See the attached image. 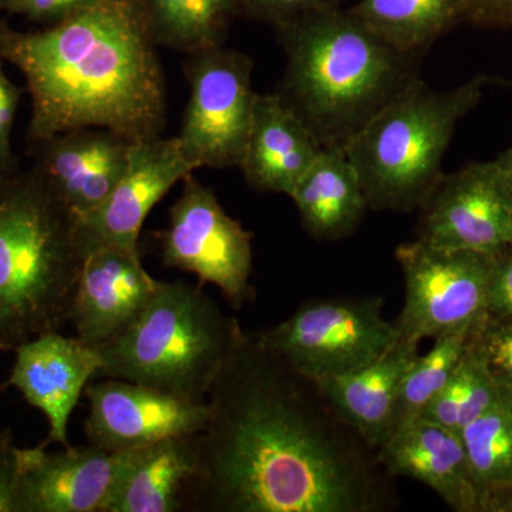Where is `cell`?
Listing matches in <instances>:
<instances>
[{
  "mask_svg": "<svg viewBox=\"0 0 512 512\" xmlns=\"http://www.w3.org/2000/svg\"><path fill=\"white\" fill-rule=\"evenodd\" d=\"M190 511L389 512L394 477L319 383L242 330L207 397Z\"/></svg>",
  "mask_w": 512,
  "mask_h": 512,
  "instance_id": "6da1fadb",
  "label": "cell"
},
{
  "mask_svg": "<svg viewBox=\"0 0 512 512\" xmlns=\"http://www.w3.org/2000/svg\"><path fill=\"white\" fill-rule=\"evenodd\" d=\"M146 0H92L42 32L0 26V60L25 77L29 138L103 128L130 143L161 137L167 89Z\"/></svg>",
  "mask_w": 512,
  "mask_h": 512,
  "instance_id": "7a4b0ae2",
  "label": "cell"
},
{
  "mask_svg": "<svg viewBox=\"0 0 512 512\" xmlns=\"http://www.w3.org/2000/svg\"><path fill=\"white\" fill-rule=\"evenodd\" d=\"M275 29L286 59L276 94L323 148L345 150L420 77L421 55L384 42L349 9L320 10Z\"/></svg>",
  "mask_w": 512,
  "mask_h": 512,
  "instance_id": "3957f363",
  "label": "cell"
},
{
  "mask_svg": "<svg viewBox=\"0 0 512 512\" xmlns=\"http://www.w3.org/2000/svg\"><path fill=\"white\" fill-rule=\"evenodd\" d=\"M84 254L79 218L36 168L0 178V350L69 323Z\"/></svg>",
  "mask_w": 512,
  "mask_h": 512,
  "instance_id": "277c9868",
  "label": "cell"
},
{
  "mask_svg": "<svg viewBox=\"0 0 512 512\" xmlns=\"http://www.w3.org/2000/svg\"><path fill=\"white\" fill-rule=\"evenodd\" d=\"M493 77L477 74L437 90L421 77L394 97L345 147L369 210H419L437 183L458 123L476 109Z\"/></svg>",
  "mask_w": 512,
  "mask_h": 512,
  "instance_id": "5b68a950",
  "label": "cell"
},
{
  "mask_svg": "<svg viewBox=\"0 0 512 512\" xmlns=\"http://www.w3.org/2000/svg\"><path fill=\"white\" fill-rule=\"evenodd\" d=\"M242 330L201 285L161 282L133 325L97 346L99 375L205 402Z\"/></svg>",
  "mask_w": 512,
  "mask_h": 512,
  "instance_id": "8992f818",
  "label": "cell"
},
{
  "mask_svg": "<svg viewBox=\"0 0 512 512\" xmlns=\"http://www.w3.org/2000/svg\"><path fill=\"white\" fill-rule=\"evenodd\" d=\"M379 296H338L302 303L284 322L256 332L266 349L323 382L369 365L399 342Z\"/></svg>",
  "mask_w": 512,
  "mask_h": 512,
  "instance_id": "52a82bcc",
  "label": "cell"
},
{
  "mask_svg": "<svg viewBox=\"0 0 512 512\" xmlns=\"http://www.w3.org/2000/svg\"><path fill=\"white\" fill-rule=\"evenodd\" d=\"M404 303L394 322L399 339L421 343L474 326L487 315L495 255L436 247L416 239L396 248Z\"/></svg>",
  "mask_w": 512,
  "mask_h": 512,
  "instance_id": "ba28073f",
  "label": "cell"
},
{
  "mask_svg": "<svg viewBox=\"0 0 512 512\" xmlns=\"http://www.w3.org/2000/svg\"><path fill=\"white\" fill-rule=\"evenodd\" d=\"M252 70L251 57L224 46L188 55L190 100L177 138L195 170L241 164L256 94Z\"/></svg>",
  "mask_w": 512,
  "mask_h": 512,
  "instance_id": "9c48e42d",
  "label": "cell"
},
{
  "mask_svg": "<svg viewBox=\"0 0 512 512\" xmlns=\"http://www.w3.org/2000/svg\"><path fill=\"white\" fill-rule=\"evenodd\" d=\"M252 239L214 191L190 174L171 207L168 227L160 232L161 259L168 268L197 276L201 286H217L232 308L241 309L255 296Z\"/></svg>",
  "mask_w": 512,
  "mask_h": 512,
  "instance_id": "30bf717a",
  "label": "cell"
},
{
  "mask_svg": "<svg viewBox=\"0 0 512 512\" xmlns=\"http://www.w3.org/2000/svg\"><path fill=\"white\" fill-rule=\"evenodd\" d=\"M417 211V239L497 255L510 242L512 181L495 160L467 164L441 174Z\"/></svg>",
  "mask_w": 512,
  "mask_h": 512,
  "instance_id": "8fae6325",
  "label": "cell"
},
{
  "mask_svg": "<svg viewBox=\"0 0 512 512\" xmlns=\"http://www.w3.org/2000/svg\"><path fill=\"white\" fill-rule=\"evenodd\" d=\"M90 409L84 421L89 444L106 451L133 450L168 437L197 436L207 426L210 406L123 379L86 389Z\"/></svg>",
  "mask_w": 512,
  "mask_h": 512,
  "instance_id": "7c38bea8",
  "label": "cell"
},
{
  "mask_svg": "<svg viewBox=\"0 0 512 512\" xmlns=\"http://www.w3.org/2000/svg\"><path fill=\"white\" fill-rule=\"evenodd\" d=\"M133 450L19 448L18 512H104Z\"/></svg>",
  "mask_w": 512,
  "mask_h": 512,
  "instance_id": "4fadbf2b",
  "label": "cell"
},
{
  "mask_svg": "<svg viewBox=\"0 0 512 512\" xmlns=\"http://www.w3.org/2000/svg\"><path fill=\"white\" fill-rule=\"evenodd\" d=\"M194 171L177 136L131 144L119 184L99 208L77 217L84 238L140 255L138 238L148 214L175 184L183 183Z\"/></svg>",
  "mask_w": 512,
  "mask_h": 512,
  "instance_id": "5bb4252c",
  "label": "cell"
},
{
  "mask_svg": "<svg viewBox=\"0 0 512 512\" xmlns=\"http://www.w3.org/2000/svg\"><path fill=\"white\" fill-rule=\"evenodd\" d=\"M160 284L140 255L86 239L69 312L76 338L93 348L116 339L147 308Z\"/></svg>",
  "mask_w": 512,
  "mask_h": 512,
  "instance_id": "9a60e30c",
  "label": "cell"
},
{
  "mask_svg": "<svg viewBox=\"0 0 512 512\" xmlns=\"http://www.w3.org/2000/svg\"><path fill=\"white\" fill-rule=\"evenodd\" d=\"M15 350L8 386L15 387L30 406L45 414L49 441L70 446V416L86 384L99 375V352L80 339L63 336L59 330L20 343Z\"/></svg>",
  "mask_w": 512,
  "mask_h": 512,
  "instance_id": "2e32d148",
  "label": "cell"
},
{
  "mask_svg": "<svg viewBox=\"0 0 512 512\" xmlns=\"http://www.w3.org/2000/svg\"><path fill=\"white\" fill-rule=\"evenodd\" d=\"M130 141L103 128L70 131L40 144L36 171L56 197L83 217L99 208L123 177Z\"/></svg>",
  "mask_w": 512,
  "mask_h": 512,
  "instance_id": "e0dca14e",
  "label": "cell"
},
{
  "mask_svg": "<svg viewBox=\"0 0 512 512\" xmlns=\"http://www.w3.org/2000/svg\"><path fill=\"white\" fill-rule=\"evenodd\" d=\"M390 476L413 478L456 512H478L480 494L460 433L419 417L393 431L379 448Z\"/></svg>",
  "mask_w": 512,
  "mask_h": 512,
  "instance_id": "ac0fdd59",
  "label": "cell"
},
{
  "mask_svg": "<svg viewBox=\"0 0 512 512\" xmlns=\"http://www.w3.org/2000/svg\"><path fill=\"white\" fill-rule=\"evenodd\" d=\"M308 127L278 94H255L241 168L249 187L291 194L322 153Z\"/></svg>",
  "mask_w": 512,
  "mask_h": 512,
  "instance_id": "d6986e66",
  "label": "cell"
},
{
  "mask_svg": "<svg viewBox=\"0 0 512 512\" xmlns=\"http://www.w3.org/2000/svg\"><path fill=\"white\" fill-rule=\"evenodd\" d=\"M419 346L399 339L369 365L319 382L333 410L376 450L392 436L400 389Z\"/></svg>",
  "mask_w": 512,
  "mask_h": 512,
  "instance_id": "ffe728a7",
  "label": "cell"
},
{
  "mask_svg": "<svg viewBox=\"0 0 512 512\" xmlns=\"http://www.w3.org/2000/svg\"><path fill=\"white\" fill-rule=\"evenodd\" d=\"M197 471V436L168 437L138 447L104 512L190 510Z\"/></svg>",
  "mask_w": 512,
  "mask_h": 512,
  "instance_id": "44dd1931",
  "label": "cell"
},
{
  "mask_svg": "<svg viewBox=\"0 0 512 512\" xmlns=\"http://www.w3.org/2000/svg\"><path fill=\"white\" fill-rule=\"evenodd\" d=\"M288 197L303 229L316 242L352 237L369 211L359 175L338 147L323 148Z\"/></svg>",
  "mask_w": 512,
  "mask_h": 512,
  "instance_id": "7402d4cb",
  "label": "cell"
},
{
  "mask_svg": "<svg viewBox=\"0 0 512 512\" xmlns=\"http://www.w3.org/2000/svg\"><path fill=\"white\" fill-rule=\"evenodd\" d=\"M349 10L384 42L414 55L466 22L464 0H359Z\"/></svg>",
  "mask_w": 512,
  "mask_h": 512,
  "instance_id": "603a6c76",
  "label": "cell"
},
{
  "mask_svg": "<svg viewBox=\"0 0 512 512\" xmlns=\"http://www.w3.org/2000/svg\"><path fill=\"white\" fill-rule=\"evenodd\" d=\"M158 45L191 53L222 46L238 0H146Z\"/></svg>",
  "mask_w": 512,
  "mask_h": 512,
  "instance_id": "cb8c5ba5",
  "label": "cell"
},
{
  "mask_svg": "<svg viewBox=\"0 0 512 512\" xmlns=\"http://www.w3.org/2000/svg\"><path fill=\"white\" fill-rule=\"evenodd\" d=\"M478 494L512 483V387L460 431ZM480 505V504H478Z\"/></svg>",
  "mask_w": 512,
  "mask_h": 512,
  "instance_id": "d4e9b609",
  "label": "cell"
},
{
  "mask_svg": "<svg viewBox=\"0 0 512 512\" xmlns=\"http://www.w3.org/2000/svg\"><path fill=\"white\" fill-rule=\"evenodd\" d=\"M476 325L437 336L433 348L416 357L400 389L393 431L423 416L439 396L466 355Z\"/></svg>",
  "mask_w": 512,
  "mask_h": 512,
  "instance_id": "484cf974",
  "label": "cell"
},
{
  "mask_svg": "<svg viewBox=\"0 0 512 512\" xmlns=\"http://www.w3.org/2000/svg\"><path fill=\"white\" fill-rule=\"evenodd\" d=\"M471 345L494 375L512 387V319L487 313L473 329Z\"/></svg>",
  "mask_w": 512,
  "mask_h": 512,
  "instance_id": "4316f807",
  "label": "cell"
},
{
  "mask_svg": "<svg viewBox=\"0 0 512 512\" xmlns=\"http://www.w3.org/2000/svg\"><path fill=\"white\" fill-rule=\"evenodd\" d=\"M342 2L343 0H238V13L275 28L309 13L340 8Z\"/></svg>",
  "mask_w": 512,
  "mask_h": 512,
  "instance_id": "83f0119b",
  "label": "cell"
},
{
  "mask_svg": "<svg viewBox=\"0 0 512 512\" xmlns=\"http://www.w3.org/2000/svg\"><path fill=\"white\" fill-rule=\"evenodd\" d=\"M2 63L0 60V178L15 174L10 136L20 99V89L3 73Z\"/></svg>",
  "mask_w": 512,
  "mask_h": 512,
  "instance_id": "f1b7e54d",
  "label": "cell"
},
{
  "mask_svg": "<svg viewBox=\"0 0 512 512\" xmlns=\"http://www.w3.org/2000/svg\"><path fill=\"white\" fill-rule=\"evenodd\" d=\"M487 313L495 318L512 319V251L495 255L487 289Z\"/></svg>",
  "mask_w": 512,
  "mask_h": 512,
  "instance_id": "f546056e",
  "label": "cell"
},
{
  "mask_svg": "<svg viewBox=\"0 0 512 512\" xmlns=\"http://www.w3.org/2000/svg\"><path fill=\"white\" fill-rule=\"evenodd\" d=\"M19 447L10 430L0 431V512H18Z\"/></svg>",
  "mask_w": 512,
  "mask_h": 512,
  "instance_id": "4dcf8cb0",
  "label": "cell"
},
{
  "mask_svg": "<svg viewBox=\"0 0 512 512\" xmlns=\"http://www.w3.org/2000/svg\"><path fill=\"white\" fill-rule=\"evenodd\" d=\"M466 22L478 28L512 30V0H464Z\"/></svg>",
  "mask_w": 512,
  "mask_h": 512,
  "instance_id": "1f68e13d",
  "label": "cell"
},
{
  "mask_svg": "<svg viewBox=\"0 0 512 512\" xmlns=\"http://www.w3.org/2000/svg\"><path fill=\"white\" fill-rule=\"evenodd\" d=\"M478 512H512V483L481 495Z\"/></svg>",
  "mask_w": 512,
  "mask_h": 512,
  "instance_id": "d6a6232c",
  "label": "cell"
},
{
  "mask_svg": "<svg viewBox=\"0 0 512 512\" xmlns=\"http://www.w3.org/2000/svg\"><path fill=\"white\" fill-rule=\"evenodd\" d=\"M495 161L503 168L505 174H507L512 181V147L505 150L504 153H501L500 156L495 158Z\"/></svg>",
  "mask_w": 512,
  "mask_h": 512,
  "instance_id": "836d02e7",
  "label": "cell"
},
{
  "mask_svg": "<svg viewBox=\"0 0 512 512\" xmlns=\"http://www.w3.org/2000/svg\"><path fill=\"white\" fill-rule=\"evenodd\" d=\"M508 248L512 251V228H511V234H510V242H508Z\"/></svg>",
  "mask_w": 512,
  "mask_h": 512,
  "instance_id": "e575fe53",
  "label": "cell"
}]
</instances>
